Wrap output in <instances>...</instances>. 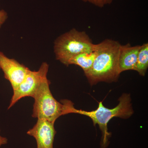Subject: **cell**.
Instances as JSON below:
<instances>
[{
	"label": "cell",
	"instance_id": "1",
	"mask_svg": "<svg viewBox=\"0 0 148 148\" xmlns=\"http://www.w3.org/2000/svg\"><path fill=\"white\" fill-rule=\"evenodd\" d=\"M119 101L118 105L114 108H106L103 106L102 102H100L96 110L87 111L76 109L74 103L70 100L64 99L61 101L64 105V115L71 113L84 115L91 119L94 126L98 125L102 133L101 148H107L110 144L109 139L111 138V133L108 130V125L110 121L114 117L127 119L134 113L130 94L123 93Z\"/></svg>",
	"mask_w": 148,
	"mask_h": 148
},
{
	"label": "cell",
	"instance_id": "2",
	"mask_svg": "<svg viewBox=\"0 0 148 148\" xmlns=\"http://www.w3.org/2000/svg\"><path fill=\"white\" fill-rule=\"evenodd\" d=\"M121 45L119 42L109 39L95 44L96 57L91 68L84 73L90 86L100 82L117 81L121 74L119 55Z\"/></svg>",
	"mask_w": 148,
	"mask_h": 148
},
{
	"label": "cell",
	"instance_id": "3",
	"mask_svg": "<svg viewBox=\"0 0 148 148\" xmlns=\"http://www.w3.org/2000/svg\"><path fill=\"white\" fill-rule=\"evenodd\" d=\"M95 45L85 32L73 29L55 40L53 51L56 59L66 66L69 59L75 56L94 51Z\"/></svg>",
	"mask_w": 148,
	"mask_h": 148
},
{
	"label": "cell",
	"instance_id": "4",
	"mask_svg": "<svg viewBox=\"0 0 148 148\" xmlns=\"http://www.w3.org/2000/svg\"><path fill=\"white\" fill-rule=\"evenodd\" d=\"M50 82L47 79L40 85L32 98H34L32 116L55 123L64 115V105L53 97L51 91Z\"/></svg>",
	"mask_w": 148,
	"mask_h": 148
},
{
	"label": "cell",
	"instance_id": "5",
	"mask_svg": "<svg viewBox=\"0 0 148 148\" xmlns=\"http://www.w3.org/2000/svg\"><path fill=\"white\" fill-rule=\"evenodd\" d=\"M49 65L47 62H43L37 71L30 70L22 82L15 90L11 99L8 110L19 100L27 97H33L40 85L47 79Z\"/></svg>",
	"mask_w": 148,
	"mask_h": 148
},
{
	"label": "cell",
	"instance_id": "6",
	"mask_svg": "<svg viewBox=\"0 0 148 148\" xmlns=\"http://www.w3.org/2000/svg\"><path fill=\"white\" fill-rule=\"evenodd\" d=\"M0 69L3 73L5 78L10 83L13 90L18 87L30 70L15 59L9 58L1 51Z\"/></svg>",
	"mask_w": 148,
	"mask_h": 148
},
{
	"label": "cell",
	"instance_id": "7",
	"mask_svg": "<svg viewBox=\"0 0 148 148\" xmlns=\"http://www.w3.org/2000/svg\"><path fill=\"white\" fill-rule=\"evenodd\" d=\"M56 131L54 123L44 119H37L36 124L27 132V134L34 138L37 148H53Z\"/></svg>",
	"mask_w": 148,
	"mask_h": 148
},
{
	"label": "cell",
	"instance_id": "8",
	"mask_svg": "<svg viewBox=\"0 0 148 148\" xmlns=\"http://www.w3.org/2000/svg\"><path fill=\"white\" fill-rule=\"evenodd\" d=\"M140 46H132L129 43L121 46L119 55L120 73L129 70L135 71Z\"/></svg>",
	"mask_w": 148,
	"mask_h": 148
},
{
	"label": "cell",
	"instance_id": "9",
	"mask_svg": "<svg viewBox=\"0 0 148 148\" xmlns=\"http://www.w3.org/2000/svg\"><path fill=\"white\" fill-rule=\"evenodd\" d=\"M96 54L97 53L95 50L91 52H83L79 53L70 58L67 62L66 66L75 65L79 66L83 70L85 73L91 68Z\"/></svg>",
	"mask_w": 148,
	"mask_h": 148
},
{
	"label": "cell",
	"instance_id": "10",
	"mask_svg": "<svg viewBox=\"0 0 148 148\" xmlns=\"http://www.w3.org/2000/svg\"><path fill=\"white\" fill-rule=\"evenodd\" d=\"M148 68V43L140 46L135 71L140 75L145 76Z\"/></svg>",
	"mask_w": 148,
	"mask_h": 148
},
{
	"label": "cell",
	"instance_id": "11",
	"mask_svg": "<svg viewBox=\"0 0 148 148\" xmlns=\"http://www.w3.org/2000/svg\"><path fill=\"white\" fill-rule=\"evenodd\" d=\"M84 2H88L99 8H103L107 5L110 4L112 0H82Z\"/></svg>",
	"mask_w": 148,
	"mask_h": 148
},
{
	"label": "cell",
	"instance_id": "12",
	"mask_svg": "<svg viewBox=\"0 0 148 148\" xmlns=\"http://www.w3.org/2000/svg\"><path fill=\"white\" fill-rule=\"evenodd\" d=\"M8 18V14L7 12L4 10H0V28L3 24L5 23Z\"/></svg>",
	"mask_w": 148,
	"mask_h": 148
},
{
	"label": "cell",
	"instance_id": "13",
	"mask_svg": "<svg viewBox=\"0 0 148 148\" xmlns=\"http://www.w3.org/2000/svg\"><path fill=\"white\" fill-rule=\"evenodd\" d=\"M8 143V139L5 137H3L1 135V128H0V147L6 145Z\"/></svg>",
	"mask_w": 148,
	"mask_h": 148
}]
</instances>
